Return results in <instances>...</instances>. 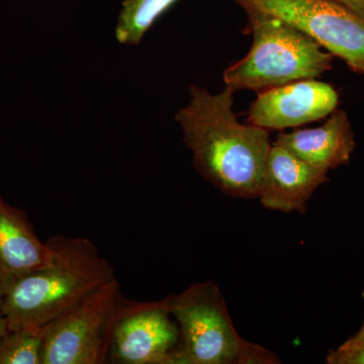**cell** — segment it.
Here are the masks:
<instances>
[{
	"label": "cell",
	"instance_id": "obj_5",
	"mask_svg": "<svg viewBox=\"0 0 364 364\" xmlns=\"http://www.w3.org/2000/svg\"><path fill=\"white\" fill-rule=\"evenodd\" d=\"M121 286L105 284L42 328V364L107 363Z\"/></svg>",
	"mask_w": 364,
	"mask_h": 364
},
{
	"label": "cell",
	"instance_id": "obj_10",
	"mask_svg": "<svg viewBox=\"0 0 364 364\" xmlns=\"http://www.w3.org/2000/svg\"><path fill=\"white\" fill-rule=\"evenodd\" d=\"M51 248L40 240L23 210L0 196V293L36 270L49 267Z\"/></svg>",
	"mask_w": 364,
	"mask_h": 364
},
{
	"label": "cell",
	"instance_id": "obj_15",
	"mask_svg": "<svg viewBox=\"0 0 364 364\" xmlns=\"http://www.w3.org/2000/svg\"><path fill=\"white\" fill-rule=\"evenodd\" d=\"M364 18V0H332Z\"/></svg>",
	"mask_w": 364,
	"mask_h": 364
},
{
	"label": "cell",
	"instance_id": "obj_13",
	"mask_svg": "<svg viewBox=\"0 0 364 364\" xmlns=\"http://www.w3.org/2000/svg\"><path fill=\"white\" fill-rule=\"evenodd\" d=\"M42 328L9 330L0 338V364H42Z\"/></svg>",
	"mask_w": 364,
	"mask_h": 364
},
{
	"label": "cell",
	"instance_id": "obj_4",
	"mask_svg": "<svg viewBox=\"0 0 364 364\" xmlns=\"http://www.w3.org/2000/svg\"><path fill=\"white\" fill-rule=\"evenodd\" d=\"M179 328L174 364H274L272 351L242 338L215 282L195 284L163 299Z\"/></svg>",
	"mask_w": 364,
	"mask_h": 364
},
{
	"label": "cell",
	"instance_id": "obj_18",
	"mask_svg": "<svg viewBox=\"0 0 364 364\" xmlns=\"http://www.w3.org/2000/svg\"><path fill=\"white\" fill-rule=\"evenodd\" d=\"M363 298H364V294H363Z\"/></svg>",
	"mask_w": 364,
	"mask_h": 364
},
{
	"label": "cell",
	"instance_id": "obj_11",
	"mask_svg": "<svg viewBox=\"0 0 364 364\" xmlns=\"http://www.w3.org/2000/svg\"><path fill=\"white\" fill-rule=\"evenodd\" d=\"M323 126L280 133L275 144L318 168L329 170L348 164L355 148L348 114L335 111Z\"/></svg>",
	"mask_w": 364,
	"mask_h": 364
},
{
	"label": "cell",
	"instance_id": "obj_7",
	"mask_svg": "<svg viewBox=\"0 0 364 364\" xmlns=\"http://www.w3.org/2000/svg\"><path fill=\"white\" fill-rule=\"evenodd\" d=\"M179 328L164 301H131L117 309L107 363L174 364Z\"/></svg>",
	"mask_w": 364,
	"mask_h": 364
},
{
	"label": "cell",
	"instance_id": "obj_1",
	"mask_svg": "<svg viewBox=\"0 0 364 364\" xmlns=\"http://www.w3.org/2000/svg\"><path fill=\"white\" fill-rule=\"evenodd\" d=\"M234 93L226 86L213 95L191 85V100L176 119L193 154V166L205 181L225 195L255 198L272 144L267 130L237 119Z\"/></svg>",
	"mask_w": 364,
	"mask_h": 364
},
{
	"label": "cell",
	"instance_id": "obj_6",
	"mask_svg": "<svg viewBox=\"0 0 364 364\" xmlns=\"http://www.w3.org/2000/svg\"><path fill=\"white\" fill-rule=\"evenodd\" d=\"M244 11L272 14L305 32L333 56L364 73V18L332 0H236Z\"/></svg>",
	"mask_w": 364,
	"mask_h": 364
},
{
	"label": "cell",
	"instance_id": "obj_12",
	"mask_svg": "<svg viewBox=\"0 0 364 364\" xmlns=\"http://www.w3.org/2000/svg\"><path fill=\"white\" fill-rule=\"evenodd\" d=\"M178 0H124L116 26L119 44L138 46L163 14Z\"/></svg>",
	"mask_w": 364,
	"mask_h": 364
},
{
	"label": "cell",
	"instance_id": "obj_8",
	"mask_svg": "<svg viewBox=\"0 0 364 364\" xmlns=\"http://www.w3.org/2000/svg\"><path fill=\"white\" fill-rule=\"evenodd\" d=\"M339 104L337 91L316 78L258 91L248 112L249 124L265 130L294 128L330 116Z\"/></svg>",
	"mask_w": 364,
	"mask_h": 364
},
{
	"label": "cell",
	"instance_id": "obj_16",
	"mask_svg": "<svg viewBox=\"0 0 364 364\" xmlns=\"http://www.w3.org/2000/svg\"><path fill=\"white\" fill-rule=\"evenodd\" d=\"M364 344V323L363 327L360 328V330L353 337H351L350 339L347 340L346 342H344L343 344L341 345V348H351V347L359 346V345Z\"/></svg>",
	"mask_w": 364,
	"mask_h": 364
},
{
	"label": "cell",
	"instance_id": "obj_17",
	"mask_svg": "<svg viewBox=\"0 0 364 364\" xmlns=\"http://www.w3.org/2000/svg\"><path fill=\"white\" fill-rule=\"evenodd\" d=\"M9 331V326L4 313V294L0 293V338Z\"/></svg>",
	"mask_w": 364,
	"mask_h": 364
},
{
	"label": "cell",
	"instance_id": "obj_14",
	"mask_svg": "<svg viewBox=\"0 0 364 364\" xmlns=\"http://www.w3.org/2000/svg\"><path fill=\"white\" fill-rule=\"evenodd\" d=\"M329 364H364V344L351 348H341L330 351L326 358Z\"/></svg>",
	"mask_w": 364,
	"mask_h": 364
},
{
	"label": "cell",
	"instance_id": "obj_9",
	"mask_svg": "<svg viewBox=\"0 0 364 364\" xmlns=\"http://www.w3.org/2000/svg\"><path fill=\"white\" fill-rule=\"evenodd\" d=\"M327 173L272 144L257 198L268 210L304 214L311 196L327 181Z\"/></svg>",
	"mask_w": 364,
	"mask_h": 364
},
{
	"label": "cell",
	"instance_id": "obj_2",
	"mask_svg": "<svg viewBox=\"0 0 364 364\" xmlns=\"http://www.w3.org/2000/svg\"><path fill=\"white\" fill-rule=\"evenodd\" d=\"M46 242L51 264L26 275L4 294L9 330L43 328L117 279L112 263L90 239L58 234Z\"/></svg>",
	"mask_w": 364,
	"mask_h": 364
},
{
	"label": "cell",
	"instance_id": "obj_3",
	"mask_svg": "<svg viewBox=\"0 0 364 364\" xmlns=\"http://www.w3.org/2000/svg\"><path fill=\"white\" fill-rule=\"evenodd\" d=\"M245 11L252 46L243 59L224 71L226 87L234 92L261 91L317 78L332 69L333 55L303 31L272 14Z\"/></svg>",
	"mask_w": 364,
	"mask_h": 364
}]
</instances>
